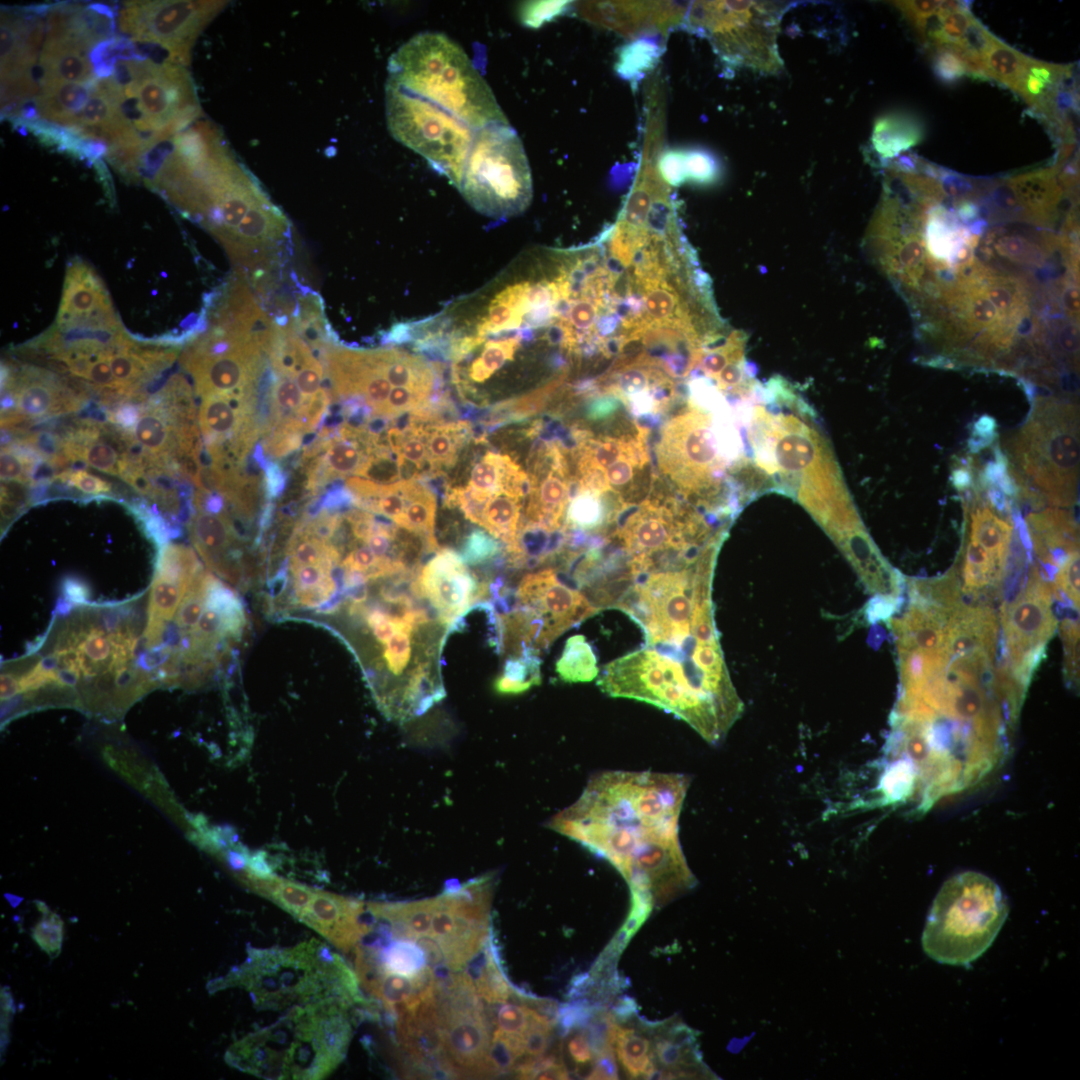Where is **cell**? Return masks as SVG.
<instances>
[{
  "mask_svg": "<svg viewBox=\"0 0 1080 1080\" xmlns=\"http://www.w3.org/2000/svg\"><path fill=\"white\" fill-rule=\"evenodd\" d=\"M515 597L517 608L531 611L543 621L547 647L563 632L598 611L551 568L523 577Z\"/></svg>",
  "mask_w": 1080,
  "mask_h": 1080,
  "instance_id": "16",
  "label": "cell"
},
{
  "mask_svg": "<svg viewBox=\"0 0 1080 1080\" xmlns=\"http://www.w3.org/2000/svg\"><path fill=\"white\" fill-rule=\"evenodd\" d=\"M717 447L710 417L691 408L665 426L659 466L686 495L716 491L723 467Z\"/></svg>",
  "mask_w": 1080,
  "mask_h": 1080,
  "instance_id": "14",
  "label": "cell"
},
{
  "mask_svg": "<svg viewBox=\"0 0 1080 1080\" xmlns=\"http://www.w3.org/2000/svg\"><path fill=\"white\" fill-rule=\"evenodd\" d=\"M569 3L568 1L529 2L522 9L521 17L527 26L539 27L545 21L561 14Z\"/></svg>",
  "mask_w": 1080,
  "mask_h": 1080,
  "instance_id": "52",
  "label": "cell"
},
{
  "mask_svg": "<svg viewBox=\"0 0 1080 1080\" xmlns=\"http://www.w3.org/2000/svg\"><path fill=\"white\" fill-rule=\"evenodd\" d=\"M567 1052L569 1058L577 1066H585L593 1061L594 1054L584 1030H577L575 1034L569 1037Z\"/></svg>",
  "mask_w": 1080,
  "mask_h": 1080,
  "instance_id": "56",
  "label": "cell"
},
{
  "mask_svg": "<svg viewBox=\"0 0 1080 1080\" xmlns=\"http://www.w3.org/2000/svg\"><path fill=\"white\" fill-rule=\"evenodd\" d=\"M295 601L298 605L307 608H319L338 592V585L331 574H328L318 585L309 588L294 589Z\"/></svg>",
  "mask_w": 1080,
  "mask_h": 1080,
  "instance_id": "50",
  "label": "cell"
},
{
  "mask_svg": "<svg viewBox=\"0 0 1080 1080\" xmlns=\"http://www.w3.org/2000/svg\"><path fill=\"white\" fill-rule=\"evenodd\" d=\"M1057 589L1064 593L1071 603L1079 608V551L1068 555L1058 566L1055 576Z\"/></svg>",
  "mask_w": 1080,
  "mask_h": 1080,
  "instance_id": "48",
  "label": "cell"
},
{
  "mask_svg": "<svg viewBox=\"0 0 1080 1080\" xmlns=\"http://www.w3.org/2000/svg\"><path fill=\"white\" fill-rule=\"evenodd\" d=\"M242 881L254 892L273 901L297 919L306 909L315 893V890L304 884L274 875L260 878L242 873Z\"/></svg>",
  "mask_w": 1080,
  "mask_h": 1080,
  "instance_id": "31",
  "label": "cell"
},
{
  "mask_svg": "<svg viewBox=\"0 0 1080 1080\" xmlns=\"http://www.w3.org/2000/svg\"><path fill=\"white\" fill-rule=\"evenodd\" d=\"M924 132V125L915 116L891 112L876 119L871 143L878 156L887 161L919 144Z\"/></svg>",
  "mask_w": 1080,
  "mask_h": 1080,
  "instance_id": "27",
  "label": "cell"
},
{
  "mask_svg": "<svg viewBox=\"0 0 1080 1080\" xmlns=\"http://www.w3.org/2000/svg\"><path fill=\"white\" fill-rule=\"evenodd\" d=\"M65 600L73 604H83L87 601L89 592L81 582L68 578L64 583Z\"/></svg>",
  "mask_w": 1080,
  "mask_h": 1080,
  "instance_id": "61",
  "label": "cell"
},
{
  "mask_svg": "<svg viewBox=\"0 0 1080 1080\" xmlns=\"http://www.w3.org/2000/svg\"><path fill=\"white\" fill-rule=\"evenodd\" d=\"M34 468L33 459L20 450L2 447L0 456L1 479L26 483Z\"/></svg>",
  "mask_w": 1080,
  "mask_h": 1080,
  "instance_id": "45",
  "label": "cell"
},
{
  "mask_svg": "<svg viewBox=\"0 0 1080 1080\" xmlns=\"http://www.w3.org/2000/svg\"><path fill=\"white\" fill-rule=\"evenodd\" d=\"M59 478L89 495L108 493L111 490L109 482L84 470L65 471Z\"/></svg>",
  "mask_w": 1080,
  "mask_h": 1080,
  "instance_id": "53",
  "label": "cell"
},
{
  "mask_svg": "<svg viewBox=\"0 0 1080 1080\" xmlns=\"http://www.w3.org/2000/svg\"><path fill=\"white\" fill-rule=\"evenodd\" d=\"M611 697L643 701L688 723L710 744L728 731L688 682L683 668L653 649H643L609 663L598 680Z\"/></svg>",
  "mask_w": 1080,
  "mask_h": 1080,
  "instance_id": "10",
  "label": "cell"
},
{
  "mask_svg": "<svg viewBox=\"0 0 1080 1080\" xmlns=\"http://www.w3.org/2000/svg\"><path fill=\"white\" fill-rule=\"evenodd\" d=\"M613 1047L623 1070L630 1078H648L656 1068L650 1039L633 1028L617 1024Z\"/></svg>",
  "mask_w": 1080,
  "mask_h": 1080,
  "instance_id": "32",
  "label": "cell"
},
{
  "mask_svg": "<svg viewBox=\"0 0 1080 1080\" xmlns=\"http://www.w3.org/2000/svg\"><path fill=\"white\" fill-rule=\"evenodd\" d=\"M293 574L294 589L309 588L318 585L331 571L322 565H306L298 568Z\"/></svg>",
  "mask_w": 1080,
  "mask_h": 1080,
  "instance_id": "58",
  "label": "cell"
},
{
  "mask_svg": "<svg viewBox=\"0 0 1080 1080\" xmlns=\"http://www.w3.org/2000/svg\"><path fill=\"white\" fill-rule=\"evenodd\" d=\"M689 5L676 2H584L579 6V12L593 24L624 35H634L644 31L665 32L683 24Z\"/></svg>",
  "mask_w": 1080,
  "mask_h": 1080,
  "instance_id": "18",
  "label": "cell"
},
{
  "mask_svg": "<svg viewBox=\"0 0 1080 1080\" xmlns=\"http://www.w3.org/2000/svg\"><path fill=\"white\" fill-rule=\"evenodd\" d=\"M501 546L492 535L474 529L463 541L460 556L465 564L478 565L493 559Z\"/></svg>",
  "mask_w": 1080,
  "mask_h": 1080,
  "instance_id": "42",
  "label": "cell"
},
{
  "mask_svg": "<svg viewBox=\"0 0 1080 1080\" xmlns=\"http://www.w3.org/2000/svg\"><path fill=\"white\" fill-rule=\"evenodd\" d=\"M994 37L995 35L974 17L958 45L983 57Z\"/></svg>",
  "mask_w": 1080,
  "mask_h": 1080,
  "instance_id": "55",
  "label": "cell"
},
{
  "mask_svg": "<svg viewBox=\"0 0 1080 1080\" xmlns=\"http://www.w3.org/2000/svg\"><path fill=\"white\" fill-rule=\"evenodd\" d=\"M941 1H894L895 6L915 30L918 38L925 44L926 30L930 19L936 14Z\"/></svg>",
  "mask_w": 1080,
  "mask_h": 1080,
  "instance_id": "44",
  "label": "cell"
},
{
  "mask_svg": "<svg viewBox=\"0 0 1080 1080\" xmlns=\"http://www.w3.org/2000/svg\"><path fill=\"white\" fill-rule=\"evenodd\" d=\"M134 52L116 58L109 79L121 117L147 153L197 122L202 110L186 66Z\"/></svg>",
  "mask_w": 1080,
  "mask_h": 1080,
  "instance_id": "6",
  "label": "cell"
},
{
  "mask_svg": "<svg viewBox=\"0 0 1080 1080\" xmlns=\"http://www.w3.org/2000/svg\"><path fill=\"white\" fill-rule=\"evenodd\" d=\"M1009 471L1023 495L1069 506L1076 501L1079 476V413L1076 405L1037 400L1007 447Z\"/></svg>",
  "mask_w": 1080,
  "mask_h": 1080,
  "instance_id": "5",
  "label": "cell"
},
{
  "mask_svg": "<svg viewBox=\"0 0 1080 1080\" xmlns=\"http://www.w3.org/2000/svg\"><path fill=\"white\" fill-rule=\"evenodd\" d=\"M458 190L479 213L505 219L532 199L531 171L522 142L509 123L476 129Z\"/></svg>",
  "mask_w": 1080,
  "mask_h": 1080,
  "instance_id": "8",
  "label": "cell"
},
{
  "mask_svg": "<svg viewBox=\"0 0 1080 1080\" xmlns=\"http://www.w3.org/2000/svg\"><path fill=\"white\" fill-rule=\"evenodd\" d=\"M636 1012V1003L629 997L620 998L612 1009L615 1020L627 1021Z\"/></svg>",
  "mask_w": 1080,
  "mask_h": 1080,
  "instance_id": "62",
  "label": "cell"
},
{
  "mask_svg": "<svg viewBox=\"0 0 1080 1080\" xmlns=\"http://www.w3.org/2000/svg\"><path fill=\"white\" fill-rule=\"evenodd\" d=\"M1027 532L1035 553L1045 563L1059 566L1068 555L1078 551V527L1065 510L1047 509L1030 514Z\"/></svg>",
  "mask_w": 1080,
  "mask_h": 1080,
  "instance_id": "23",
  "label": "cell"
},
{
  "mask_svg": "<svg viewBox=\"0 0 1080 1080\" xmlns=\"http://www.w3.org/2000/svg\"><path fill=\"white\" fill-rule=\"evenodd\" d=\"M46 12L45 6L1 11V107L11 117H18L38 92L32 72L45 37Z\"/></svg>",
  "mask_w": 1080,
  "mask_h": 1080,
  "instance_id": "15",
  "label": "cell"
},
{
  "mask_svg": "<svg viewBox=\"0 0 1080 1080\" xmlns=\"http://www.w3.org/2000/svg\"><path fill=\"white\" fill-rule=\"evenodd\" d=\"M357 947L371 956L385 973L414 978L429 968L424 950L412 939L390 940L378 949Z\"/></svg>",
  "mask_w": 1080,
  "mask_h": 1080,
  "instance_id": "30",
  "label": "cell"
},
{
  "mask_svg": "<svg viewBox=\"0 0 1080 1080\" xmlns=\"http://www.w3.org/2000/svg\"><path fill=\"white\" fill-rule=\"evenodd\" d=\"M530 1022V1012L526 1004L503 1002L497 1010L495 1025L505 1034L524 1036Z\"/></svg>",
  "mask_w": 1080,
  "mask_h": 1080,
  "instance_id": "46",
  "label": "cell"
},
{
  "mask_svg": "<svg viewBox=\"0 0 1080 1080\" xmlns=\"http://www.w3.org/2000/svg\"><path fill=\"white\" fill-rule=\"evenodd\" d=\"M385 112L392 137L458 189L475 130L436 104L388 83Z\"/></svg>",
  "mask_w": 1080,
  "mask_h": 1080,
  "instance_id": "11",
  "label": "cell"
},
{
  "mask_svg": "<svg viewBox=\"0 0 1080 1080\" xmlns=\"http://www.w3.org/2000/svg\"><path fill=\"white\" fill-rule=\"evenodd\" d=\"M140 602L110 606L79 605L44 636L51 652L30 669L46 686L73 695L78 708L90 705L110 709L122 702L127 708L157 679L136 656L143 616Z\"/></svg>",
  "mask_w": 1080,
  "mask_h": 1080,
  "instance_id": "2",
  "label": "cell"
},
{
  "mask_svg": "<svg viewBox=\"0 0 1080 1080\" xmlns=\"http://www.w3.org/2000/svg\"><path fill=\"white\" fill-rule=\"evenodd\" d=\"M587 1079H618V1067L614 1049L595 1056L594 1067Z\"/></svg>",
  "mask_w": 1080,
  "mask_h": 1080,
  "instance_id": "57",
  "label": "cell"
},
{
  "mask_svg": "<svg viewBox=\"0 0 1080 1080\" xmlns=\"http://www.w3.org/2000/svg\"><path fill=\"white\" fill-rule=\"evenodd\" d=\"M471 431V424L466 421L449 423L427 421L426 448L430 476H438L442 471L454 465Z\"/></svg>",
  "mask_w": 1080,
  "mask_h": 1080,
  "instance_id": "29",
  "label": "cell"
},
{
  "mask_svg": "<svg viewBox=\"0 0 1080 1080\" xmlns=\"http://www.w3.org/2000/svg\"><path fill=\"white\" fill-rule=\"evenodd\" d=\"M522 499L517 494L502 492L489 497L465 517L510 547L516 542Z\"/></svg>",
  "mask_w": 1080,
  "mask_h": 1080,
  "instance_id": "28",
  "label": "cell"
},
{
  "mask_svg": "<svg viewBox=\"0 0 1080 1080\" xmlns=\"http://www.w3.org/2000/svg\"><path fill=\"white\" fill-rule=\"evenodd\" d=\"M256 399L236 395L203 396L199 423L203 436L210 444L219 445L223 439L237 434L253 418Z\"/></svg>",
  "mask_w": 1080,
  "mask_h": 1080,
  "instance_id": "25",
  "label": "cell"
},
{
  "mask_svg": "<svg viewBox=\"0 0 1080 1080\" xmlns=\"http://www.w3.org/2000/svg\"><path fill=\"white\" fill-rule=\"evenodd\" d=\"M299 920L345 952L355 948L373 924L364 902L319 890Z\"/></svg>",
  "mask_w": 1080,
  "mask_h": 1080,
  "instance_id": "21",
  "label": "cell"
},
{
  "mask_svg": "<svg viewBox=\"0 0 1080 1080\" xmlns=\"http://www.w3.org/2000/svg\"><path fill=\"white\" fill-rule=\"evenodd\" d=\"M617 1022L611 1013L599 1009L584 1029L594 1057L614 1049V1034Z\"/></svg>",
  "mask_w": 1080,
  "mask_h": 1080,
  "instance_id": "43",
  "label": "cell"
},
{
  "mask_svg": "<svg viewBox=\"0 0 1080 1080\" xmlns=\"http://www.w3.org/2000/svg\"><path fill=\"white\" fill-rule=\"evenodd\" d=\"M58 323L61 328L117 331L109 296L96 273L77 261L67 271Z\"/></svg>",
  "mask_w": 1080,
  "mask_h": 1080,
  "instance_id": "19",
  "label": "cell"
},
{
  "mask_svg": "<svg viewBox=\"0 0 1080 1080\" xmlns=\"http://www.w3.org/2000/svg\"><path fill=\"white\" fill-rule=\"evenodd\" d=\"M417 626L401 618L391 638L385 643L384 658L388 670L394 676H400L411 659L412 633Z\"/></svg>",
  "mask_w": 1080,
  "mask_h": 1080,
  "instance_id": "39",
  "label": "cell"
},
{
  "mask_svg": "<svg viewBox=\"0 0 1080 1080\" xmlns=\"http://www.w3.org/2000/svg\"><path fill=\"white\" fill-rule=\"evenodd\" d=\"M567 463L560 448L548 445L539 451L529 479L527 524L555 531L569 499Z\"/></svg>",
  "mask_w": 1080,
  "mask_h": 1080,
  "instance_id": "20",
  "label": "cell"
},
{
  "mask_svg": "<svg viewBox=\"0 0 1080 1080\" xmlns=\"http://www.w3.org/2000/svg\"><path fill=\"white\" fill-rule=\"evenodd\" d=\"M932 69L935 76L944 84H955L966 76L960 59L946 46L934 47Z\"/></svg>",
  "mask_w": 1080,
  "mask_h": 1080,
  "instance_id": "47",
  "label": "cell"
},
{
  "mask_svg": "<svg viewBox=\"0 0 1080 1080\" xmlns=\"http://www.w3.org/2000/svg\"><path fill=\"white\" fill-rule=\"evenodd\" d=\"M689 781L675 773L602 772L548 826L606 858L630 890L666 901L695 881L678 835Z\"/></svg>",
  "mask_w": 1080,
  "mask_h": 1080,
  "instance_id": "1",
  "label": "cell"
},
{
  "mask_svg": "<svg viewBox=\"0 0 1080 1080\" xmlns=\"http://www.w3.org/2000/svg\"><path fill=\"white\" fill-rule=\"evenodd\" d=\"M37 904L42 917L32 928V938L50 958H56L62 948L64 923L60 916L50 911L44 903Z\"/></svg>",
  "mask_w": 1080,
  "mask_h": 1080,
  "instance_id": "38",
  "label": "cell"
},
{
  "mask_svg": "<svg viewBox=\"0 0 1080 1080\" xmlns=\"http://www.w3.org/2000/svg\"><path fill=\"white\" fill-rule=\"evenodd\" d=\"M166 142L149 155L150 185L228 250L245 226L276 206L210 121L198 120Z\"/></svg>",
  "mask_w": 1080,
  "mask_h": 1080,
  "instance_id": "3",
  "label": "cell"
},
{
  "mask_svg": "<svg viewBox=\"0 0 1080 1080\" xmlns=\"http://www.w3.org/2000/svg\"><path fill=\"white\" fill-rule=\"evenodd\" d=\"M1055 164L1007 180L1017 200L1021 203L1025 218L1039 224H1047L1054 218L1060 202L1062 189L1056 176Z\"/></svg>",
  "mask_w": 1080,
  "mask_h": 1080,
  "instance_id": "24",
  "label": "cell"
},
{
  "mask_svg": "<svg viewBox=\"0 0 1080 1080\" xmlns=\"http://www.w3.org/2000/svg\"><path fill=\"white\" fill-rule=\"evenodd\" d=\"M12 404L17 422L21 418L38 419L76 410L79 399L52 375L27 369L14 384Z\"/></svg>",
  "mask_w": 1080,
  "mask_h": 1080,
  "instance_id": "22",
  "label": "cell"
},
{
  "mask_svg": "<svg viewBox=\"0 0 1080 1080\" xmlns=\"http://www.w3.org/2000/svg\"><path fill=\"white\" fill-rule=\"evenodd\" d=\"M140 411L131 405H125L118 408L114 413L110 415L111 422L120 425L122 428H133L140 417Z\"/></svg>",
  "mask_w": 1080,
  "mask_h": 1080,
  "instance_id": "60",
  "label": "cell"
},
{
  "mask_svg": "<svg viewBox=\"0 0 1080 1080\" xmlns=\"http://www.w3.org/2000/svg\"><path fill=\"white\" fill-rule=\"evenodd\" d=\"M324 372V368L320 361L317 360L312 364L304 366L292 376L307 403H309L311 398L325 386L323 384Z\"/></svg>",
  "mask_w": 1080,
  "mask_h": 1080,
  "instance_id": "54",
  "label": "cell"
},
{
  "mask_svg": "<svg viewBox=\"0 0 1080 1080\" xmlns=\"http://www.w3.org/2000/svg\"><path fill=\"white\" fill-rule=\"evenodd\" d=\"M657 170L661 179L671 187H678L686 182L683 149H667L657 159Z\"/></svg>",
  "mask_w": 1080,
  "mask_h": 1080,
  "instance_id": "51",
  "label": "cell"
},
{
  "mask_svg": "<svg viewBox=\"0 0 1080 1080\" xmlns=\"http://www.w3.org/2000/svg\"><path fill=\"white\" fill-rule=\"evenodd\" d=\"M228 4L222 0L124 2L118 27L131 41L157 46L168 61L186 66L198 36Z\"/></svg>",
  "mask_w": 1080,
  "mask_h": 1080,
  "instance_id": "12",
  "label": "cell"
},
{
  "mask_svg": "<svg viewBox=\"0 0 1080 1080\" xmlns=\"http://www.w3.org/2000/svg\"><path fill=\"white\" fill-rule=\"evenodd\" d=\"M540 660L536 652L509 658L494 688L501 694H519L541 682Z\"/></svg>",
  "mask_w": 1080,
  "mask_h": 1080,
  "instance_id": "35",
  "label": "cell"
},
{
  "mask_svg": "<svg viewBox=\"0 0 1080 1080\" xmlns=\"http://www.w3.org/2000/svg\"><path fill=\"white\" fill-rule=\"evenodd\" d=\"M100 431L97 426L88 425L72 432L64 439L66 455L69 461H82L99 471L122 476L130 461L121 447H114L118 442L101 438Z\"/></svg>",
  "mask_w": 1080,
  "mask_h": 1080,
  "instance_id": "26",
  "label": "cell"
},
{
  "mask_svg": "<svg viewBox=\"0 0 1080 1080\" xmlns=\"http://www.w3.org/2000/svg\"><path fill=\"white\" fill-rule=\"evenodd\" d=\"M1061 636L1064 644L1065 673L1070 681H1078L1079 675V625L1071 619L1061 624Z\"/></svg>",
  "mask_w": 1080,
  "mask_h": 1080,
  "instance_id": "49",
  "label": "cell"
},
{
  "mask_svg": "<svg viewBox=\"0 0 1080 1080\" xmlns=\"http://www.w3.org/2000/svg\"><path fill=\"white\" fill-rule=\"evenodd\" d=\"M596 494L587 490H579L567 509L566 524L573 528L593 529L599 527L604 519V512Z\"/></svg>",
  "mask_w": 1080,
  "mask_h": 1080,
  "instance_id": "40",
  "label": "cell"
},
{
  "mask_svg": "<svg viewBox=\"0 0 1080 1080\" xmlns=\"http://www.w3.org/2000/svg\"><path fill=\"white\" fill-rule=\"evenodd\" d=\"M983 59L989 79L1017 93L1030 57L995 36Z\"/></svg>",
  "mask_w": 1080,
  "mask_h": 1080,
  "instance_id": "33",
  "label": "cell"
},
{
  "mask_svg": "<svg viewBox=\"0 0 1080 1080\" xmlns=\"http://www.w3.org/2000/svg\"><path fill=\"white\" fill-rule=\"evenodd\" d=\"M265 491L269 499L276 498L282 494L285 489L286 476L285 471L282 470L280 465L273 462H268L265 467Z\"/></svg>",
  "mask_w": 1080,
  "mask_h": 1080,
  "instance_id": "59",
  "label": "cell"
},
{
  "mask_svg": "<svg viewBox=\"0 0 1080 1080\" xmlns=\"http://www.w3.org/2000/svg\"><path fill=\"white\" fill-rule=\"evenodd\" d=\"M601 1008L603 1007L585 999L573 1000L571 1003L560 1005L557 1024L562 1036H568L576 1030H584Z\"/></svg>",
  "mask_w": 1080,
  "mask_h": 1080,
  "instance_id": "41",
  "label": "cell"
},
{
  "mask_svg": "<svg viewBox=\"0 0 1080 1080\" xmlns=\"http://www.w3.org/2000/svg\"><path fill=\"white\" fill-rule=\"evenodd\" d=\"M387 70L386 83L436 104L474 130L509 123L466 52L442 33L410 38L391 55Z\"/></svg>",
  "mask_w": 1080,
  "mask_h": 1080,
  "instance_id": "4",
  "label": "cell"
},
{
  "mask_svg": "<svg viewBox=\"0 0 1080 1080\" xmlns=\"http://www.w3.org/2000/svg\"><path fill=\"white\" fill-rule=\"evenodd\" d=\"M1004 669L1024 689L1044 656L1057 621L1052 611V587L1032 567L1018 596L1002 609Z\"/></svg>",
  "mask_w": 1080,
  "mask_h": 1080,
  "instance_id": "13",
  "label": "cell"
},
{
  "mask_svg": "<svg viewBox=\"0 0 1080 1080\" xmlns=\"http://www.w3.org/2000/svg\"><path fill=\"white\" fill-rule=\"evenodd\" d=\"M683 165L686 181L695 185H713L722 175L720 161L703 148L683 149Z\"/></svg>",
  "mask_w": 1080,
  "mask_h": 1080,
  "instance_id": "37",
  "label": "cell"
},
{
  "mask_svg": "<svg viewBox=\"0 0 1080 1080\" xmlns=\"http://www.w3.org/2000/svg\"><path fill=\"white\" fill-rule=\"evenodd\" d=\"M660 50L656 44L639 40L622 48L616 63L617 72L628 80L638 79L653 67Z\"/></svg>",
  "mask_w": 1080,
  "mask_h": 1080,
  "instance_id": "36",
  "label": "cell"
},
{
  "mask_svg": "<svg viewBox=\"0 0 1080 1080\" xmlns=\"http://www.w3.org/2000/svg\"><path fill=\"white\" fill-rule=\"evenodd\" d=\"M616 405L614 397L601 398L591 405L589 414L593 418H600L611 413L616 408Z\"/></svg>",
  "mask_w": 1080,
  "mask_h": 1080,
  "instance_id": "63",
  "label": "cell"
},
{
  "mask_svg": "<svg viewBox=\"0 0 1080 1080\" xmlns=\"http://www.w3.org/2000/svg\"><path fill=\"white\" fill-rule=\"evenodd\" d=\"M685 25L708 38L734 67L776 74L783 68L778 33L785 5L769 1L691 2Z\"/></svg>",
  "mask_w": 1080,
  "mask_h": 1080,
  "instance_id": "9",
  "label": "cell"
},
{
  "mask_svg": "<svg viewBox=\"0 0 1080 1080\" xmlns=\"http://www.w3.org/2000/svg\"><path fill=\"white\" fill-rule=\"evenodd\" d=\"M412 590L417 598L430 602L442 624L454 622L487 593V587L476 581L461 556L450 549L439 550L419 570Z\"/></svg>",
  "mask_w": 1080,
  "mask_h": 1080,
  "instance_id": "17",
  "label": "cell"
},
{
  "mask_svg": "<svg viewBox=\"0 0 1080 1080\" xmlns=\"http://www.w3.org/2000/svg\"><path fill=\"white\" fill-rule=\"evenodd\" d=\"M556 672L564 682H590L599 674L597 659L583 635H573L565 643L556 662Z\"/></svg>",
  "mask_w": 1080,
  "mask_h": 1080,
  "instance_id": "34",
  "label": "cell"
},
{
  "mask_svg": "<svg viewBox=\"0 0 1080 1080\" xmlns=\"http://www.w3.org/2000/svg\"><path fill=\"white\" fill-rule=\"evenodd\" d=\"M1008 911L994 880L976 871L958 873L933 900L922 933L923 950L941 964L969 965L991 946Z\"/></svg>",
  "mask_w": 1080,
  "mask_h": 1080,
  "instance_id": "7",
  "label": "cell"
}]
</instances>
